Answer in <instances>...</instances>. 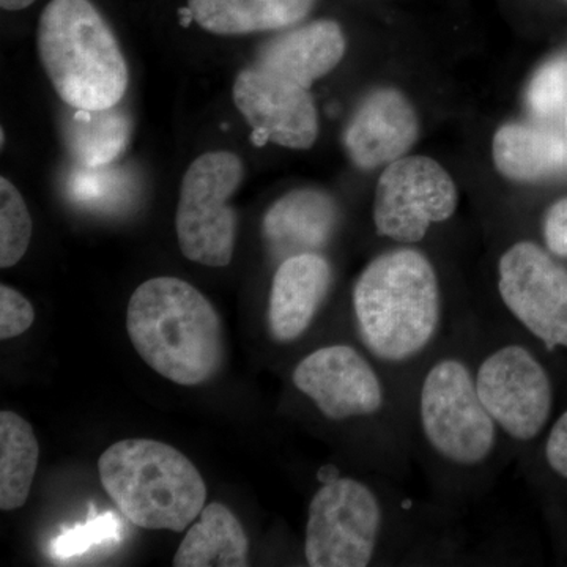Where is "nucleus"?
I'll use <instances>...</instances> for the list:
<instances>
[{
	"instance_id": "nucleus-1",
	"label": "nucleus",
	"mask_w": 567,
	"mask_h": 567,
	"mask_svg": "<svg viewBox=\"0 0 567 567\" xmlns=\"http://www.w3.org/2000/svg\"><path fill=\"white\" fill-rule=\"evenodd\" d=\"M126 328L142 360L177 385H200L221 368L218 312L182 279L162 276L142 282L130 298Z\"/></svg>"
},
{
	"instance_id": "nucleus-2",
	"label": "nucleus",
	"mask_w": 567,
	"mask_h": 567,
	"mask_svg": "<svg viewBox=\"0 0 567 567\" xmlns=\"http://www.w3.org/2000/svg\"><path fill=\"white\" fill-rule=\"evenodd\" d=\"M358 334L375 358L404 363L434 341L442 295L434 265L412 248L375 257L353 289Z\"/></svg>"
},
{
	"instance_id": "nucleus-3",
	"label": "nucleus",
	"mask_w": 567,
	"mask_h": 567,
	"mask_svg": "<svg viewBox=\"0 0 567 567\" xmlns=\"http://www.w3.org/2000/svg\"><path fill=\"white\" fill-rule=\"evenodd\" d=\"M39 52L66 106L106 110L125 96L128 66L114 32L91 0H51L40 18Z\"/></svg>"
},
{
	"instance_id": "nucleus-4",
	"label": "nucleus",
	"mask_w": 567,
	"mask_h": 567,
	"mask_svg": "<svg viewBox=\"0 0 567 567\" xmlns=\"http://www.w3.org/2000/svg\"><path fill=\"white\" fill-rule=\"evenodd\" d=\"M106 494L133 525L182 533L203 513L207 487L188 457L166 443L128 439L99 461Z\"/></svg>"
},
{
	"instance_id": "nucleus-5",
	"label": "nucleus",
	"mask_w": 567,
	"mask_h": 567,
	"mask_svg": "<svg viewBox=\"0 0 567 567\" xmlns=\"http://www.w3.org/2000/svg\"><path fill=\"white\" fill-rule=\"evenodd\" d=\"M245 167L233 152H208L186 171L178 200V245L186 259L205 267L233 260L237 216L230 197L244 181Z\"/></svg>"
},
{
	"instance_id": "nucleus-6",
	"label": "nucleus",
	"mask_w": 567,
	"mask_h": 567,
	"mask_svg": "<svg viewBox=\"0 0 567 567\" xmlns=\"http://www.w3.org/2000/svg\"><path fill=\"white\" fill-rule=\"evenodd\" d=\"M420 421L432 450L453 464L480 465L494 451L498 425L477 394L472 371L456 358L429 369L420 391Z\"/></svg>"
},
{
	"instance_id": "nucleus-7",
	"label": "nucleus",
	"mask_w": 567,
	"mask_h": 567,
	"mask_svg": "<svg viewBox=\"0 0 567 567\" xmlns=\"http://www.w3.org/2000/svg\"><path fill=\"white\" fill-rule=\"evenodd\" d=\"M383 513L374 492L352 477L327 481L312 496L305 557L312 567H364L374 558Z\"/></svg>"
},
{
	"instance_id": "nucleus-8",
	"label": "nucleus",
	"mask_w": 567,
	"mask_h": 567,
	"mask_svg": "<svg viewBox=\"0 0 567 567\" xmlns=\"http://www.w3.org/2000/svg\"><path fill=\"white\" fill-rule=\"evenodd\" d=\"M456 183L429 156H402L388 164L375 188L374 224L382 237L417 244L434 224L457 210Z\"/></svg>"
},
{
	"instance_id": "nucleus-9",
	"label": "nucleus",
	"mask_w": 567,
	"mask_h": 567,
	"mask_svg": "<svg viewBox=\"0 0 567 567\" xmlns=\"http://www.w3.org/2000/svg\"><path fill=\"white\" fill-rule=\"evenodd\" d=\"M475 382L488 415L511 439L532 442L544 431L554 409V386L546 368L524 346L488 354Z\"/></svg>"
},
{
	"instance_id": "nucleus-10",
	"label": "nucleus",
	"mask_w": 567,
	"mask_h": 567,
	"mask_svg": "<svg viewBox=\"0 0 567 567\" xmlns=\"http://www.w3.org/2000/svg\"><path fill=\"white\" fill-rule=\"evenodd\" d=\"M498 292L514 319L548 349H567V268L540 246L518 241L503 254Z\"/></svg>"
},
{
	"instance_id": "nucleus-11",
	"label": "nucleus",
	"mask_w": 567,
	"mask_h": 567,
	"mask_svg": "<svg viewBox=\"0 0 567 567\" xmlns=\"http://www.w3.org/2000/svg\"><path fill=\"white\" fill-rule=\"evenodd\" d=\"M233 96L252 126L254 144L274 142L295 151H308L316 144L319 115L309 89L251 65L238 74Z\"/></svg>"
},
{
	"instance_id": "nucleus-12",
	"label": "nucleus",
	"mask_w": 567,
	"mask_h": 567,
	"mask_svg": "<svg viewBox=\"0 0 567 567\" xmlns=\"http://www.w3.org/2000/svg\"><path fill=\"white\" fill-rule=\"evenodd\" d=\"M293 385L315 402L328 420L374 415L383 406L382 382L353 347H322L295 368Z\"/></svg>"
},
{
	"instance_id": "nucleus-13",
	"label": "nucleus",
	"mask_w": 567,
	"mask_h": 567,
	"mask_svg": "<svg viewBox=\"0 0 567 567\" xmlns=\"http://www.w3.org/2000/svg\"><path fill=\"white\" fill-rule=\"evenodd\" d=\"M420 136V121L404 93L393 87L369 93L347 123L344 147L354 166L372 171L402 158Z\"/></svg>"
},
{
	"instance_id": "nucleus-14",
	"label": "nucleus",
	"mask_w": 567,
	"mask_h": 567,
	"mask_svg": "<svg viewBox=\"0 0 567 567\" xmlns=\"http://www.w3.org/2000/svg\"><path fill=\"white\" fill-rule=\"evenodd\" d=\"M331 265L319 252L287 257L276 270L268 305V327L275 341L292 342L312 323L330 292Z\"/></svg>"
},
{
	"instance_id": "nucleus-15",
	"label": "nucleus",
	"mask_w": 567,
	"mask_h": 567,
	"mask_svg": "<svg viewBox=\"0 0 567 567\" xmlns=\"http://www.w3.org/2000/svg\"><path fill=\"white\" fill-rule=\"evenodd\" d=\"M347 40L341 25L317 20L290 29L260 47L257 69L305 89H311L344 59Z\"/></svg>"
},
{
	"instance_id": "nucleus-16",
	"label": "nucleus",
	"mask_w": 567,
	"mask_h": 567,
	"mask_svg": "<svg viewBox=\"0 0 567 567\" xmlns=\"http://www.w3.org/2000/svg\"><path fill=\"white\" fill-rule=\"evenodd\" d=\"M339 210L330 194L315 188L295 189L276 200L265 215L262 233L275 256L319 252L338 226Z\"/></svg>"
},
{
	"instance_id": "nucleus-17",
	"label": "nucleus",
	"mask_w": 567,
	"mask_h": 567,
	"mask_svg": "<svg viewBox=\"0 0 567 567\" xmlns=\"http://www.w3.org/2000/svg\"><path fill=\"white\" fill-rule=\"evenodd\" d=\"M496 171L513 182L535 183L566 173L567 142L555 130L509 122L492 141Z\"/></svg>"
},
{
	"instance_id": "nucleus-18",
	"label": "nucleus",
	"mask_w": 567,
	"mask_h": 567,
	"mask_svg": "<svg viewBox=\"0 0 567 567\" xmlns=\"http://www.w3.org/2000/svg\"><path fill=\"white\" fill-rule=\"evenodd\" d=\"M315 6L316 0H188L193 20L216 35L293 28Z\"/></svg>"
},
{
	"instance_id": "nucleus-19",
	"label": "nucleus",
	"mask_w": 567,
	"mask_h": 567,
	"mask_svg": "<svg viewBox=\"0 0 567 567\" xmlns=\"http://www.w3.org/2000/svg\"><path fill=\"white\" fill-rule=\"evenodd\" d=\"M249 540L229 507L213 502L199 514L174 557L175 567L248 566Z\"/></svg>"
},
{
	"instance_id": "nucleus-20",
	"label": "nucleus",
	"mask_w": 567,
	"mask_h": 567,
	"mask_svg": "<svg viewBox=\"0 0 567 567\" xmlns=\"http://www.w3.org/2000/svg\"><path fill=\"white\" fill-rule=\"evenodd\" d=\"M70 110L62 122V137L74 164L106 166L126 151L132 118L118 104L106 110Z\"/></svg>"
},
{
	"instance_id": "nucleus-21",
	"label": "nucleus",
	"mask_w": 567,
	"mask_h": 567,
	"mask_svg": "<svg viewBox=\"0 0 567 567\" xmlns=\"http://www.w3.org/2000/svg\"><path fill=\"white\" fill-rule=\"evenodd\" d=\"M39 440L18 413H0V509L24 506L39 466Z\"/></svg>"
},
{
	"instance_id": "nucleus-22",
	"label": "nucleus",
	"mask_w": 567,
	"mask_h": 567,
	"mask_svg": "<svg viewBox=\"0 0 567 567\" xmlns=\"http://www.w3.org/2000/svg\"><path fill=\"white\" fill-rule=\"evenodd\" d=\"M63 186L71 204L103 215L128 210L140 193L134 171L114 163L95 167L73 163Z\"/></svg>"
},
{
	"instance_id": "nucleus-23",
	"label": "nucleus",
	"mask_w": 567,
	"mask_h": 567,
	"mask_svg": "<svg viewBox=\"0 0 567 567\" xmlns=\"http://www.w3.org/2000/svg\"><path fill=\"white\" fill-rule=\"evenodd\" d=\"M32 218L17 186L0 178V267L20 262L31 245Z\"/></svg>"
},
{
	"instance_id": "nucleus-24",
	"label": "nucleus",
	"mask_w": 567,
	"mask_h": 567,
	"mask_svg": "<svg viewBox=\"0 0 567 567\" xmlns=\"http://www.w3.org/2000/svg\"><path fill=\"white\" fill-rule=\"evenodd\" d=\"M123 529V522L114 513L93 514L84 524L74 525L55 537L51 543V555L59 561H66L117 546Z\"/></svg>"
},
{
	"instance_id": "nucleus-25",
	"label": "nucleus",
	"mask_w": 567,
	"mask_h": 567,
	"mask_svg": "<svg viewBox=\"0 0 567 567\" xmlns=\"http://www.w3.org/2000/svg\"><path fill=\"white\" fill-rule=\"evenodd\" d=\"M527 106L540 121L567 115V55H558L536 71L528 84Z\"/></svg>"
},
{
	"instance_id": "nucleus-26",
	"label": "nucleus",
	"mask_w": 567,
	"mask_h": 567,
	"mask_svg": "<svg viewBox=\"0 0 567 567\" xmlns=\"http://www.w3.org/2000/svg\"><path fill=\"white\" fill-rule=\"evenodd\" d=\"M35 320V312L31 301L22 297L18 290L2 284L0 286V339L17 338L29 328Z\"/></svg>"
},
{
	"instance_id": "nucleus-27",
	"label": "nucleus",
	"mask_w": 567,
	"mask_h": 567,
	"mask_svg": "<svg viewBox=\"0 0 567 567\" xmlns=\"http://www.w3.org/2000/svg\"><path fill=\"white\" fill-rule=\"evenodd\" d=\"M544 238L548 251L567 259V197L548 208L544 219Z\"/></svg>"
},
{
	"instance_id": "nucleus-28",
	"label": "nucleus",
	"mask_w": 567,
	"mask_h": 567,
	"mask_svg": "<svg viewBox=\"0 0 567 567\" xmlns=\"http://www.w3.org/2000/svg\"><path fill=\"white\" fill-rule=\"evenodd\" d=\"M546 458L550 468L567 480V412L558 417L548 434Z\"/></svg>"
},
{
	"instance_id": "nucleus-29",
	"label": "nucleus",
	"mask_w": 567,
	"mask_h": 567,
	"mask_svg": "<svg viewBox=\"0 0 567 567\" xmlns=\"http://www.w3.org/2000/svg\"><path fill=\"white\" fill-rule=\"evenodd\" d=\"M35 0H0V7L7 11H20L28 9Z\"/></svg>"
},
{
	"instance_id": "nucleus-30",
	"label": "nucleus",
	"mask_w": 567,
	"mask_h": 567,
	"mask_svg": "<svg viewBox=\"0 0 567 567\" xmlns=\"http://www.w3.org/2000/svg\"><path fill=\"white\" fill-rule=\"evenodd\" d=\"M566 117H567V115H566Z\"/></svg>"
}]
</instances>
